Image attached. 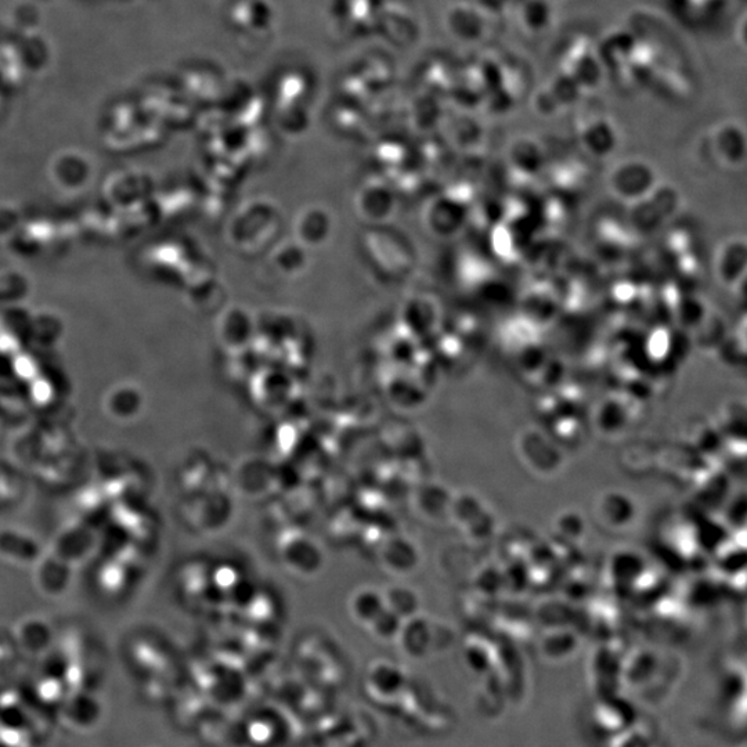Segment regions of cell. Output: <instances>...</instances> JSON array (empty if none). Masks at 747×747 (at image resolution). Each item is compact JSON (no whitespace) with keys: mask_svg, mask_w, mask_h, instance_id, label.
Instances as JSON below:
<instances>
[{"mask_svg":"<svg viewBox=\"0 0 747 747\" xmlns=\"http://www.w3.org/2000/svg\"><path fill=\"white\" fill-rule=\"evenodd\" d=\"M682 673L680 660L662 656L648 648L624 652L622 688L649 703H659L671 694Z\"/></svg>","mask_w":747,"mask_h":747,"instance_id":"cell-1","label":"cell"},{"mask_svg":"<svg viewBox=\"0 0 747 747\" xmlns=\"http://www.w3.org/2000/svg\"><path fill=\"white\" fill-rule=\"evenodd\" d=\"M640 712L634 700L622 694L598 696L588 713V728L599 742L629 730L638 720Z\"/></svg>","mask_w":747,"mask_h":747,"instance_id":"cell-2","label":"cell"},{"mask_svg":"<svg viewBox=\"0 0 747 747\" xmlns=\"http://www.w3.org/2000/svg\"><path fill=\"white\" fill-rule=\"evenodd\" d=\"M519 460L537 475H555L564 465L561 447L540 431H525L515 443Z\"/></svg>","mask_w":747,"mask_h":747,"instance_id":"cell-3","label":"cell"},{"mask_svg":"<svg viewBox=\"0 0 747 747\" xmlns=\"http://www.w3.org/2000/svg\"><path fill=\"white\" fill-rule=\"evenodd\" d=\"M622 649L611 642L595 648L588 658V681L595 698L619 694L622 691ZM626 652V651H624Z\"/></svg>","mask_w":747,"mask_h":747,"instance_id":"cell-4","label":"cell"},{"mask_svg":"<svg viewBox=\"0 0 747 747\" xmlns=\"http://www.w3.org/2000/svg\"><path fill=\"white\" fill-rule=\"evenodd\" d=\"M637 501L627 493L612 492L602 493L594 504V518L599 526L606 530L629 529L637 519Z\"/></svg>","mask_w":747,"mask_h":747,"instance_id":"cell-5","label":"cell"},{"mask_svg":"<svg viewBox=\"0 0 747 747\" xmlns=\"http://www.w3.org/2000/svg\"><path fill=\"white\" fill-rule=\"evenodd\" d=\"M579 637L572 630L555 626L543 635L540 641V652L547 662L561 663L572 659L579 651Z\"/></svg>","mask_w":747,"mask_h":747,"instance_id":"cell-6","label":"cell"},{"mask_svg":"<svg viewBox=\"0 0 747 747\" xmlns=\"http://www.w3.org/2000/svg\"><path fill=\"white\" fill-rule=\"evenodd\" d=\"M348 606L350 617L362 626L368 627L384 611V595L378 588L362 587L349 598Z\"/></svg>","mask_w":747,"mask_h":747,"instance_id":"cell-7","label":"cell"},{"mask_svg":"<svg viewBox=\"0 0 747 747\" xmlns=\"http://www.w3.org/2000/svg\"><path fill=\"white\" fill-rule=\"evenodd\" d=\"M382 595H384L385 609L398 616L400 620L410 619L417 615L420 609V598L409 587H391L382 591Z\"/></svg>","mask_w":747,"mask_h":747,"instance_id":"cell-8","label":"cell"},{"mask_svg":"<svg viewBox=\"0 0 747 747\" xmlns=\"http://www.w3.org/2000/svg\"><path fill=\"white\" fill-rule=\"evenodd\" d=\"M656 739L658 736L652 725L640 718L629 730L612 736L601 745L602 747H656Z\"/></svg>","mask_w":747,"mask_h":747,"instance_id":"cell-9","label":"cell"},{"mask_svg":"<svg viewBox=\"0 0 747 747\" xmlns=\"http://www.w3.org/2000/svg\"><path fill=\"white\" fill-rule=\"evenodd\" d=\"M403 620H400L398 616L393 615L388 609H384L381 615L377 619L373 620L368 626L371 630L374 638L381 641H391L398 638L400 627H402Z\"/></svg>","mask_w":747,"mask_h":747,"instance_id":"cell-10","label":"cell"}]
</instances>
